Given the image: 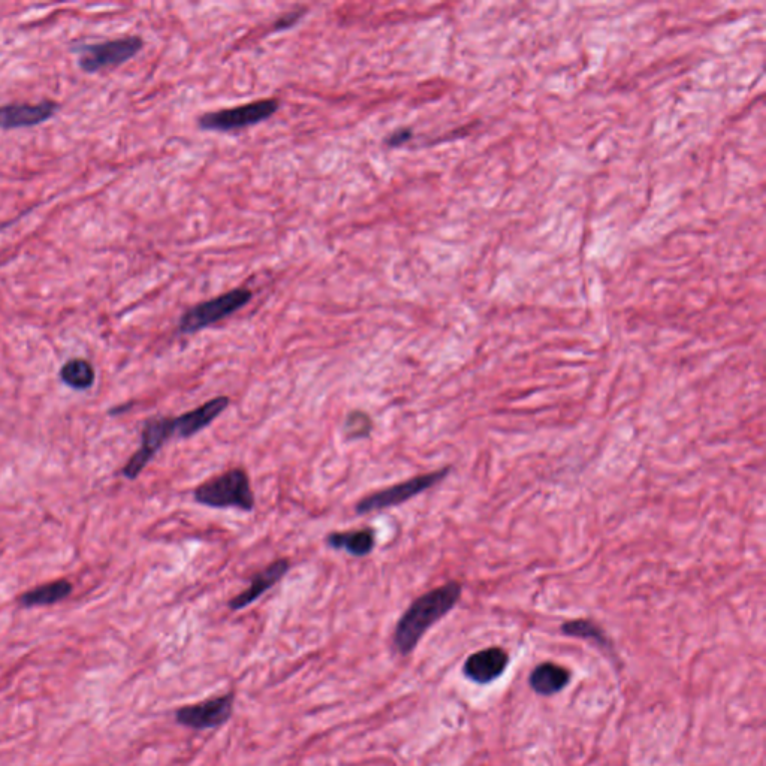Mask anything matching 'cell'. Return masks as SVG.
I'll list each match as a JSON object with an SVG mask.
<instances>
[{"instance_id":"cell-3","label":"cell","mask_w":766,"mask_h":766,"mask_svg":"<svg viewBox=\"0 0 766 766\" xmlns=\"http://www.w3.org/2000/svg\"><path fill=\"white\" fill-rule=\"evenodd\" d=\"M250 300H252L250 289L237 288L225 292V294L217 295L211 300L195 304L180 319L179 331L182 334L198 333V331L234 315L246 304H249Z\"/></svg>"},{"instance_id":"cell-4","label":"cell","mask_w":766,"mask_h":766,"mask_svg":"<svg viewBox=\"0 0 766 766\" xmlns=\"http://www.w3.org/2000/svg\"><path fill=\"white\" fill-rule=\"evenodd\" d=\"M449 472H451V469L445 467V469L425 473V475H418L415 478L400 482V484L392 485V487L375 491V493L363 497L355 505V512H357V515H367L372 514V512H381L385 511V509L403 505V503L412 500L413 497L436 487L437 484H440L449 475Z\"/></svg>"},{"instance_id":"cell-11","label":"cell","mask_w":766,"mask_h":766,"mask_svg":"<svg viewBox=\"0 0 766 766\" xmlns=\"http://www.w3.org/2000/svg\"><path fill=\"white\" fill-rule=\"evenodd\" d=\"M509 665V656L499 647L485 648L472 654L464 663V675L473 683L490 684L502 677Z\"/></svg>"},{"instance_id":"cell-9","label":"cell","mask_w":766,"mask_h":766,"mask_svg":"<svg viewBox=\"0 0 766 766\" xmlns=\"http://www.w3.org/2000/svg\"><path fill=\"white\" fill-rule=\"evenodd\" d=\"M229 403H231L229 397L220 395V397L205 401L201 406L195 407L183 415L176 416L174 418L176 436L182 437V439H191L195 434L201 433L228 409Z\"/></svg>"},{"instance_id":"cell-14","label":"cell","mask_w":766,"mask_h":766,"mask_svg":"<svg viewBox=\"0 0 766 766\" xmlns=\"http://www.w3.org/2000/svg\"><path fill=\"white\" fill-rule=\"evenodd\" d=\"M529 681L530 687L538 695H556L568 686L569 681H571V672L563 666L556 665V663H542L533 669Z\"/></svg>"},{"instance_id":"cell-8","label":"cell","mask_w":766,"mask_h":766,"mask_svg":"<svg viewBox=\"0 0 766 766\" xmlns=\"http://www.w3.org/2000/svg\"><path fill=\"white\" fill-rule=\"evenodd\" d=\"M234 708V695L229 693L219 698L208 699L199 704L189 705L177 711V722L186 728L204 731V729L219 728L228 722Z\"/></svg>"},{"instance_id":"cell-17","label":"cell","mask_w":766,"mask_h":766,"mask_svg":"<svg viewBox=\"0 0 766 766\" xmlns=\"http://www.w3.org/2000/svg\"><path fill=\"white\" fill-rule=\"evenodd\" d=\"M562 632L568 636H574V638L585 639V641L596 642L600 647H608L611 645L606 633L597 626L596 623L590 620H575L569 621V623L563 624Z\"/></svg>"},{"instance_id":"cell-1","label":"cell","mask_w":766,"mask_h":766,"mask_svg":"<svg viewBox=\"0 0 766 766\" xmlns=\"http://www.w3.org/2000/svg\"><path fill=\"white\" fill-rule=\"evenodd\" d=\"M461 594L463 585L449 581L413 600L395 626L394 647L397 653L401 656L412 653L422 636L455 608Z\"/></svg>"},{"instance_id":"cell-2","label":"cell","mask_w":766,"mask_h":766,"mask_svg":"<svg viewBox=\"0 0 766 766\" xmlns=\"http://www.w3.org/2000/svg\"><path fill=\"white\" fill-rule=\"evenodd\" d=\"M193 499L199 505L214 509H238L252 512L256 506L255 494L246 470L235 467L202 482L193 490Z\"/></svg>"},{"instance_id":"cell-15","label":"cell","mask_w":766,"mask_h":766,"mask_svg":"<svg viewBox=\"0 0 766 766\" xmlns=\"http://www.w3.org/2000/svg\"><path fill=\"white\" fill-rule=\"evenodd\" d=\"M72 585L65 579L60 581L50 582V584L41 585V587L33 588V590L27 591L20 597V603L23 606H44L53 605V603L60 602L71 594Z\"/></svg>"},{"instance_id":"cell-5","label":"cell","mask_w":766,"mask_h":766,"mask_svg":"<svg viewBox=\"0 0 766 766\" xmlns=\"http://www.w3.org/2000/svg\"><path fill=\"white\" fill-rule=\"evenodd\" d=\"M279 110L277 99H261L250 104L237 105L225 110L213 111L199 117V128L205 131L229 132L240 131L249 126L258 125L273 117Z\"/></svg>"},{"instance_id":"cell-13","label":"cell","mask_w":766,"mask_h":766,"mask_svg":"<svg viewBox=\"0 0 766 766\" xmlns=\"http://www.w3.org/2000/svg\"><path fill=\"white\" fill-rule=\"evenodd\" d=\"M328 547L337 551H346L354 557H366L376 548V530L372 527L334 532L325 538Z\"/></svg>"},{"instance_id":"cell-16","label":"cell","mask_w":766,"mask_h":766,"mask_svg":"<svg viewBox=\"0 0 766 766\" xmlns=\"http://www.w3.org/2000/svg\"><path fill=\"white\" fill-rule=\"evenodd\" d=\"M60 378L71 388L87 389L95 382V370H93L92 364L89 361L75 358V360L68 361L62 367Z\"/></svg>"},{"instance_id":"cell-12","label":"cell","mask_w":766,"mask_h":766,"mask_svg":"<svg viewBox=\"0 0 766 766\" xmlns=\"http://www.w3.org/2000/svg\"><path fill=\"white\" fill-rule=\"evenodd\" d=\"M59 110L53 101L38 104H9L0 107V129L30 128L50 120Z\"/></svg>"},{"instance_id":"cell-20","label":"cell","mask_w":766,"mask_h":766,"mask_svg":"<svg viewBox=\"0 0 766 766\" xmlns=\"http://www.w3.org/2000/svg\"><path fill=\"white\" fill-rule=\"evenodd\" d=\"M410 138H412V131H410V129H400V131L389 135V137L386 138L385 143L388 144L389 147H398L403 146V144L407 143Z\"/></svg>"},{"instance_id":"cell-18","label":"cell","mask_w":766,"mask_h":766,"mask_svg":"<svg viewBox=\"0 0 766 766\" xmlns=\"http://www.w3.org/2000/svg\"><path fill=\"white\" fill-rule=\"evenodd\" d=\"M372 430L373 421L369 413L363 412V410H354L346 416L343 431H345V436L348 439H363V437L369 436Z\"/></svg>"},{"instance_id":"cell-6","label":"cell","mask_w":766,"mask_h":766,"mask_svg":"<svg viewBox=\"0 0 766 766\" xmlns=\"http://www.w3.org/2000/svg\"><path fill=\"white\" fill-rule=\"evenodd\" d=\"M143 45V39L138 36L84 45L80 48V68L89 74L105 68H114L137 56L143 50Z\"/></svg>"},{"instance_id":"cell-10","label":"cell","mask_w":766,"mask_h":766,"mask_svg":"<svg viewBox=\"0 0 766 766\" xmlns=\"http://www.w3.org/2000/svg\"><path fill=\"white\" fill-rule=\"evenodd\" d=\"M289 571H291V562L288 559H279L271 563L267 568L252 576L250 587L247 590L241 591L240 594L229 600V609L241 611V609L252 605L262 594H265V591L279 584Z\"/></svg>"},{"instance_id":"cell-19","label":"cell","mask_w":766,"mask_h":766,"mask_svg":"<svg viewBox=\"0 0 766 766\" xmlns=\"http://www.w3.org/2000/svg\"><path fill=\"white\" fill-rule=\"evenodd\" d=\"M303 14H304L303 11H295V12H289V14L283 15V17L279 18V20L276 21V24H274V29L276 30L289 29V27L294 26V24L297 23V21L300 20L301 17H303Z\"/></svg>"},{"instance_id":"cell-7","label":"cell","mask_w":766,"mask_h":766,"mask_svg":"<svg viewBox=\"0 0 766 766\" xmlns=\"http://www.w3.org/2000/svg\"><path fill=\"white\" fill-rule=\"evenodd\" d=\"M174 436H176L174 418L158 416V418L149 419L144 424L143 433H141L140 449L132 455L131 460L126 464L123 475L128 479L138 478L144 467L158 454L159 449Z\"/></svg>"}]
</instances>
